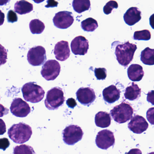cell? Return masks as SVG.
Segmentation results:
<instances>
[{"label":"cell","instance_id":"6da1fadb","mask_svg":"<svg viewBox=\"0 0 154 154\" xmlns=\"http://www.w3.org/2000/svg\"><path fill=\"white\" fill-rule=\"evenodd\" d=\"M11 139L15 143L23 144L28 141L32 135V130L29 125L20 122L13 124L8 131Z\"/></svg>","mask_w":154,"mask_h":154},{"label":"cell","instance_id":"7a4b0ae2","mask_svg":"<svg viewBox=\"0 0 154 154\" xmlns=\"http://www.w3.org/2000/svg\"><path fill=\"white\" fill-rule=\"evenodd\" d=\"M137 49V45L130 43L129 41L117 45L115 54L119 63L124 67H127L133 60Z\"/></svg>","mask_w":154,"mask_h":154},{"label":"cell","instance_id":"3957f363","mask_svg":"<svg viewBox=\"0 0 154 154\" xmlns=\"http://www.w3.org/2000/svg\"><path fill=\"white\" fill-rule=\"evenodd\" d=\"M23 98L26 101L37 103L44 98L45 91L41 86L34 82L25 84L21 88Z\"/></svg>","mask_w":154,"mask_h":154},{"label":"cell","instance_id":"277c9868","mask_svg":"<svg viewBox=\"0 0 154 154\" xmlns=\"http://www.w3.org/2000/svg\"><path fill=\"white\" fill-rule=\"evenodd\" d=\"M65 101L64 92L60 87H55L48 91L45 105L48 109L54 110L61 107Z\"/></svg>","mask_w":154,"mask_h":154},{"label":"cell","instance_id":"5b68a950","mask_svg":"<svg viewBox=\"0 0 154 154\" xmlns=\"http://www.w3.org/2000/svg\"><path fill=\"white\" fill-rule=\"evenodd\" d=\"M113 119L119 123L127 122L132 118L133 109L130 104L126 102H122L115 106L110 111Z\"/></svg>","mask_w":154,"mask_h":154},{"label":"cell","instance_id":"8992f818","mask_svg":"<svg viewBox=\"0 0 154 154\" xmlns=\"http://www.w3.org/2000/svg\"><path fill=\"white\" fill-rule=\"evenodd\" d=\"M83 136L82 130L77 125H69L63 131V140L68 145H75L82 139Z\"/></svg>","mask_w":154,"mask_h":154},{"label":"cell","instance_id":"52a82bcc","mask_svg":"<svg viewBox=\"0 0 154 154\" xmlns=\"http://www.w3.org/2000/svg\"><path fill=\"white\" fill-rule=\"evenodd\" d=\"M61 71V66L55 60H49L42 66L41 74L47 81H54L59 75Z\"/></svg>","mask_w":154,"mask_h":154},{"label":"cell","instance_id":"ba28073f","mask_svg":"<svg viewBox=\"0 0 154 154\" xmlns=\"http://www.w3.org/2000/svg\"><path fill=\"white\" fill-rule=\"evenodd\" d=\"M45 49L41 46L34 47L29 50L27 60L33 66H39L44 63L46 60Z\"/></svg>","mask_w":154,"mask_h":154},{"label":"cell","instance_id":"9c48e42d","mask_svg":"<svg viewBox=\"0 0 154 154\" xmlns=\"http://www.w3.org/2000/svg\"><path fill=\"white\" fill-rule=\"evenodd\" d=\"M115 138L112 131L105 129L99 131L95 139V143L98 147L107 149L115 144Z\"/></svg>","mask_w":154,"mask_h":154},{"label":"cell","instance_id":"30bf717a","mask_svg":"<svg viewBox=\"0 0 154 154\" xmlns=\"http://www.w3.org/2000/svg\"><path fill=\"white\" fill-rule=\"evenodd\" d=\"M10 110L13 115L19 118L26 117L31 112V108L28 103L20 98L13 100Z\"/></svg>","mask_w":154,"mask_h":154},{"label":"cell","instance_id":"8fae6325","mask_svg":"<svg viewBox=\"0 0 154 154\" xmlns=\"http://www.w3.org/2000/svg\"><path fill=\"white\" fill-rule=\"evenodd\" d=\"M74 21L72 13L68 11L58 12L53 18L54 25L57 28L66 29L71 26Z\"/></svg>","mask_w":154,"mask_h":154},{"label":"cell","instance_id":"7c38bea8","mask_svg":"<svg viewBox=\"0 0 154 154\" xmlns=\"http://www.w3.org/2000/svg\"><path fill=\"white\" fill-rule=\"evenodd\" d=\"M71 50L75 55H85L89 48L88 40L83 36H78L71 42Z\"/></svg>","mask_w":154,"mask_h":154},{"label":"cell","instance_id":"4fadbf2b","mask_svg":"<svg viewBox=\"0 0 154 154\" xmlns=\"http://www.w3.org/2000/svg\"><path fill=\"white\" fill-rule=\"evenodd\" d=\"M78 101L84 105L89 106L94 102L96 96L93 89L90 87H82L76 93Z\"/></svg>","mask_w":154,"mask_h":154},{"label":"cell","instance_id":"5bb4252c","mask_svg":"<svg viewBox=\"0 0 154 154\" xmlns=\"http://www.w3.org/2000/svg\"><path fill=\"white\" fill-rule=\"evenodd\" d=\"M148 127V123L145 118L138 115L132 117L128 124L130 130L136 134H141L146 131Z\"/></svg>","mask_w":154,"mask_h":154},{"label":"cell","instance_id":"9a60e30c","mask_svg":"<svg viewBox=\"0 0 154 154\" xmlns=\"http://www.w3.org/2000/svg\"><path fill=\"white\" fill-rule=\"evenodd\" d=\"M56 58L58 61H65L70 55L69 43L67 41H61L57 43L54 49Z\"/></svg>","mask_w":154,"mask_h":154},{"label":"cell","instance_id":"2e32d148","mask_svg":"<svg viewBox=\"0 0 154 154\" xmlns=\"http://www.w3.org/2000/svg\"><path fill=\"white\" fill-rule=\"evenodd\" d=\"M141 11L138 8L131 7L124 14V21L128 26H133L141 20Z\"/></svg>","mask_w":154,"mask_h":154},{"label":"cell","instance_id":"e0dca14e","mask_svg":"<svg viewBox=\"0 0 154 154\" xmlns=\"http://www.w3.org/2000/svg\"><path fill=\"white\" fill-rule=\"evenodd\" d=\"M103 100L109 103H112L118 101L120 97V91L116 86L111 85L103 91Z\"/></svg>","mask_w":154,"mask_h":154},{"label":"cell","instance_id":"ac0fdd59","mask_svg":"<svg viewBox=\"0 0 154 154\" xmlns=\"http://www.w3.org/2000/svg\"><path fill=\"white\" fill-rule=\"evenodd\" d=\"M128 75L129 79L133 82H139L142 80L144 75L143 68L137 64H133L128 69Z\"/></svg>","mask_w":154,"mask_h":154},{"label":"cell","instance_id":"d6986e66","mask_svg":"<svg viewBox=\"0 0 154 154\" xmlns=\"http://www.w3.org/2000/svg\"><path fill=\"white\" fill-rule=\"evenodd\" d=\"M141 95V89L135 83H131V85L128 86L125 90L124 97L127 100L131 101L137 100Z\"/></svg>","mask_w":154,"mask_h":154},{"label":"cell","instance_id":"ffe728a7","mask_svg":"<svg viewBox=\"0 0 154 154\" xmlns=\"http://www.w3.org/2000/svg\"><path fill=\"white\" fill-rule=\"evenodd\" d=\"M111 118L110 115L106 112L100 111L95 116V123L97 127L106 128L110 125Z\"/></svg>","mask_w":154,"mask_h":154},{"label":"cell","instance_id":"44dd1931","mask_svg":"<svg viewBox=\"0 0 154 154\" xmlns=\"http://www.w3.org/2000/svg\"><path fill=\"white\" fill-rule=\"evenodd\" d=\"M34 9L33 4L25 0L17 1L14 6L15 12L20 15H25L30 13Z\"/></svg>","mask_w":154,"mask_h":154},{"label":"cell","instance_id":"7402d4cb","mask_svg":"<svg viewBox=\"0 0 154 154\" xmlns=\"http://www.w3.org/2000/svg\"><path fill=\"white\" fill-rule=\"evenodd\" d=\"M154 50L147 47L142 51L140 54V60L145 65H153Z\"/></svg>","mask_w":154,"mask_h":154},{"label":"cell","instance_id":"603a6c76","mask_svg":"<svg viewBox=\"0 0 154 154\" xmlns=\"http://www.w3.org/2000/svg\"><path fill=\"white\" fill-rule=\"evenodd\" d=\"M72 7L75 12L82 13L89 10L91 7V2L89 0H74Z\"/></svg>","mask_w":154,"mask_h":154},{"label":"cell","instance_id":"cb8c5ba5","mask_svg":"<svg viewBox=\"0 0 154 154\" xmlns=\"http://www.w3.org/2000/svg\"><path fill=\"white\" fill-rule=\"evenodd\" d=\"M29 29L33 34H40L45 30V24L38 19H34L30 21L29 24Z\"/></svg>","mask_w":154,"mask_h":154},{"label":"cell","instance_id":"d4e9b609","mask_svg":"<svg viewBox=\"0 0 154 154\" xmlns=\"http://www.w3.org/2000/svg\"><path fill=\"white\" fill-rule=\"evenodd\" d=\"M81 27L84 31L93 32L98 27V22L92 18H88L82 21Z\"/></svg>","mask_w":154,"mask_h":154},{"label":"cell","instance_id":"484cf974","mask_svg":"<svg viewBox=\"0 0 154 154\" xmlns=\"http://www.w3.org/2000/svg\"><path fill=\"white\" fill-rule=\"evenodd\" d=\"M13 154H35V152L32 147L24 144L15 147Z\"/></svg>","mask_w":154,"mask_h":154},{"label":"cell","instance_id":"4316f807","mask_svg":"<svg viewBox=\"0 0 154 154\" xmlns=\"http://www.w3.org/2000/svg\"><path fill=\"white\" fill-rule=\"evenodd\" d=\"M151 38V34L147 29L135 31L134 32L133 39L137 40H149Z\"/></svg>","mask_w":154,"mask_h":154},{"label":"cell","instance_id":"83f0119b","mask_svg":"<svg viewBox=\"0 0 154 154\" xmlns=\"http://www.w3.org/2000/svg\"><path fill=\"white\" fill-rule=\"evenodd\" d=\"M119 5L116 1H110L106 3L103 8V12L106 15H109L111 13L113 9H117Z\"/></svg>","mask_w":154,"mask_h":154},{"label":"cell","instance_id":"f1b7e54d","mask_svg":"<svg viewBox=\"0 0 154 154\" xmlns=\"http://www.w3.org/2000/svg\"><path fill=\"white\" fill-rule=\"evenodd\" d=\"M94 74L97 80H104L107 77V70L105 68H95Z\"/></svg>","mask_w":154,"mask_h":154},{"label":"cell","instance_id":"f546056e","mask_svg":"<svg viewBox=\"0 0 154 154\" xmlns=\"http://www.w3.org/2000/svg\"><path fill=\"white\" fill-rule=\"evenodd\" d=\"M8 59V52L6 48L0 44V66L5 64Z\"/></svg>","mask_w":154,"mask_h":154},{"label":"cell","instance_id":"4dcf8cb0","mask_svg":"<svg viewBox=\"0 0 154 154\" xmlns=\"http://www.w3.org/2000/svg\"><path fill=\"white\" fill-rule=\"evenodd\" d=\"M8 22L9 23H14L18 20V17L17 14L13 10H10L8 13Z\"/></svg>","mask_w":154,"mask_h":154},{"label":"cell","instance_id":"1f68e13d","mask_svg":"<svg viewBox=\"0 0 154 154\" xmlns=\"http://www.w3.org/2000/svg\"><path fill=\"white\" fill-rule=\"evenodd\" d=\"M10 145L9 140L7 138L0 139V149L5 150Z\"/></svg>","mask_w":154,"mask_h":154},{"label":"cell","instance_id":"d6a6232c","mask_svg":"<svg viewBox=\"0 0 154 154\" xmlns=\"http://www.w3.org/2000/svg\"><path fill=\"white\" fill-rule=\"evenodd\" d=\"M66 104L69 108L73 109L77 105V103H76V101L75 100V99L72 98H69L66 100Z\"/></svg>","mask_w":154,"mask_h":154},{"label":"cell","instance_id":"836d02e7","mask_svg":"<svg viewBox=\"0 0 154 154\" xmlns=\"http://www.w3.org/2000/svg\"><path fill=\"white\" fill-rule=\"evenodd\" d=\"M6 131V124L3 120L0 119V135H3Z\"/></svg>","mask_w":154,"mask_h":154},{"label":"cell","instance_id":"e575fe53","mask_svg":"<svg viewBox=\"0 0 154 154\" xmlns=\"http://www.w3.org/2000/svg\"><path fill=\"white\" fill-rule=\"evenodd\" d=\"M8 109L4 107L3 105L0 104V117H2L4 115H7L9 113Z\"/></svg>","mask_w":154,"mask_h":154},{"label":"cell","instance_id":"d590c367","mask_svg":"<svg viewBox=\"0 0 154 154\" xmlns=\"http://www.w3.org/2000/svg\"><path fill=\"white\" fill-rule=\"evenodd\" d=\"M125 154H142L141 150L139 149H132L129 152H127Z\"/></svg>","mask_w":154,"mask_h":154},{"label":"cell","instance_id":"8d00e7d4","mask_svg":"<svg viewBox=\"0 0 154 154\" xmlns=\"http://www.w3.org/2000/svg\"><path fill=\"white\" fill-rule=\"evenodd\" d=\"M5 20V14L0 10V26H2Z\"/></svg>","mask_w":154,"mask_h":154},{"label":"cell","instance_id":"74e56055","mask_svg":"<svg viewBox=\"0 0 154 154\" xmlns=\"http://www.w3.org/2000/svg\"><path fill=\"white\" fill-rule=\"evenodd\" d=\"M0 100H1V98H0Z\"/></svg>","mask_w":154,"mask_h":154}]
</instances>
